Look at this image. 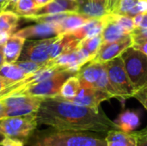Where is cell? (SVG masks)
Segmentation results:
<instances>
[{
	"label": "cell",
	"mask_w": 147,
	"mask_h": 146,
	"mask_svg": "<svg viewBox=\"0 0 147 146\" xmlns=\"http://www.w3.org/2000/svg\"><path fill=\"white\" fill-rule=\"evenodd\" d=\"M38 125H45L57 130L91 131L107 133L118 129L100 108H91L75 104L60 96L44 98L37 112ZM119 130V129H118Z\"/></svg>",
	"instance_id": "6da1fadb"
},
{
	"label": "cell",
	"mask_w": 147,
	"mask_h": 146,
	"mask_svg": "<svg viewBox=\"0 0 147 146\" xmlns=\"http://www.w3.org/2000/svg\"><path fill=\"white\" fill-rule=\"evenodd\" d=\"M106 133L50 128L33 133L26 146H108Z\"/></svg>",
	"instance_id": "7a4b0ae2"
},
{
	"label": "cell",
	"mask_w": 147,
	"mask_h": 146,
	"mask_svg": "<svg viewBox=\"0 0 147 146\" xmlns=\"http://www.w3.org/2000/svg\"><path fill=\"white\" fill-rule=\"evenodd\" d=\"M129 79L136 91L147 86V56L131 46L121 55Z\"/></svg>",
	"instance_id": "3957f363"
},
{
	"label": "cell",
	"mask_w": 147,
	"mask_h": 146,
	"mask_svg": "<svg viewBox=\"0 0 147 146\" xmlns=\"http://www.w3.org/2000/svg\"><path fill=\"white\" fill-rule=\"evenodd\" d=\"M37 126V113L8 117L0 120V133L5 137L18 139L26 144L35 132Z\"/></svg>",
	"instance_id": "277c9868"
},
{
	"label": "cell",
	"mask_w": 147,
	"mask_h": 146,
	"mask_svg": "<svg viewBox=\"0 0 147 146\" xmlns=\"http://www.w3.org/2000/svg\"><path fill=\"white\" fill-rule=\"evenodd\" d=\"M109 82L115 89L118 99L126 100L134 96L135 90L125 69L121 57L104 63Z\"/></svg>",
	"instance_id": "5b68a950"
},
{
	"label": "cell",
	"mask_w": 147,
	"mask_h": 146,
	"mask_svg": "<svg viewBox=\"0 0 147 146\" xmlns=\"http://www.w3.org/2000/svg\"><path fill=\"white\" fill-rule=\"evenodd\" d=\"M76 74L67 71H59L53 77L34 85L29 86L18 94H25L41 98H50L59 96L64 83L71 76ZM16 95V94H15Z\"/></svg>",
	"instance_id": "8992f818"
},
{
	"label": "cell",
	"mask_w": 147,
	"mask_h": 146,
	"mask_svg": "<svg viewBox=\"0 0 147 146\" xmlns=\"http://www.w3.org/2000/svg\"><path fill=\"white\" fill-rule=\"evenodd\" d=\"M91 60L92 58L90 56V54L84 48L78 46L72 52L61 54L59 57L49 60L47 65L77 74L85 64Z\"/></svg>",
	"instance_id": "52a82bcc"
},
{
	"label": "cell",
	"mask_w": 147,
	"mask_h": 146,
	"mask_svg": "<svg viewBox=\"0 0 147 146\" xmlns=\"http://www.w3.org/2000/svg\"><path fill=\"white\" fill-rule=\"evenodd\" d=\"M59 35L38 40L25 41L18 60H30L47 64L50 60V47Z\"/></svg>",
	"instance_id": "ba28073f"
},
{
	"label": "cell",
	"mask_w": 147,
	"mask_h": 146,
	"mask_svg": "<svg viewBox=\"0 0 147 146\" xmlns=\"http://www.w3.org/2000/svg\"><path fill=\"white\" fill-rule=\"evenodd\" d=\"M111 98H114V96L104 90L80 84V89L77 96L68 101L80 106L99 109L102 102L108 101Z\"/></svg>",
	"instance_id": "9c48e42d"
},
{
	"label": "cell",
	"mask_w": 147,
	"mask_h": 146,
	"mask_svg": "<svg viewBox=\"0 0 147 146\" xmlns=\"http://www.w3.org/2000/svg\"><path fill=\"white\" fill-rule=\"evenodd\" d=\"M133 45L134 41L130 34L115 42L102 44L93 60L104 64L111 59L120 57L127 48L131 47Z\"/></svg>",
	"instance_id": "30bf717a"
},
{
	"label": "cell",
	"mask_w": 147,
	"mask_h": 146,
	"mask_svg": "<svg viewBox=\"0 0 147 146\" xmlns=\"http://www.w3.org/2000/svg\"><path fill=\"white\" fill-rule=\"evenodd\" d=\"M26 40H44L60 34L59 23H37L15 33Z\"/></svg>",
	"instance_id": "8fae6325"
},
{
	"label": "cell",
	"mask_w": 147,
	"mask_h": 146,
	"mask_svg": "<svg viewBox=\"0 0 147 146\" xmlns=\"http://www.w3.org/2000/svg\"><path fill=\"white\" fill-rule=\"evenodd\" d=\"M104 71V64L91 60L85 64L76 75L80 81V84L95 88Z\"/></svg>",
	"instance_id": "7c38bea8"
},
{
	"label": "cell",
	"mask_w": 147,
	"mask_h": 146,
	"mask_svg": "<svg viewBox=\"0 0 147 146\" xmlns=\"http://www.w3.org/2000/svg\"><path fill=\"white\" fill-rule=\"evenodd\" d=\"M104 25L102 32V44L112 43L121 40L127 34H129L113 17L111 13L103 16Z\"/></svg>",
	"instance_id": "4fadbf2b"
},
{
	"label": "cell",
	"mask_w": 147,
	"mask_h": 146,
	"mask_svg": "<svg viewBox=\"0 0 147 146\" xmlns=\"http://www.w3.org/2000/svg\"><path fill=\"white\" fill-rule=\"evenodd\" d=\"M80 41L70 33L59 34L50 47V60L61 54L76 50L79 46Z\"/></svg>",
	"instance_id": "5bb4252c"
},
{
	"label": "cell",
	"mask_w": 147,
	"mask_h": 146,
	"mask_svg": "<svg viewBox=\"0 0 147 146\" xmlns=\"http://www.w3.org/2000/svg\"><path fill=\"white\" fill-rule=\"evenodd\" d=\"M107 2V0H78V13L90 19L102 18L109 14Z\"/></svg>",
	"instance_id": "9a60e30c"
},
{
	"label": "cell",
	"mask_w": 147,
	"mask_h": 146,
	"mask_svg": "<svg viewBox=\"0 0 147 146\" xmlns=\"http://www.w3.org/2000/svg\"><path fill=\"white\" fill-rule=\"evenodd\" d=\"M78 3L76 0H53L47 4L39 8L34 15H41L49 14H59L65 12H78Z\"/></svg>",
	"instance_id": "2e32d148"
},
{
	"label": "cell",
	"mask_w": 147,
	"mask_h": 146,
	"mask_svg": "<svg viewBox=\"0 0 147 146\" xmlns=\"http://www.w3.org/2000/svg\"><path fill=\"white\" fill-rule=\"evenodd\" d=\"M25 41L26 39L16 34H13L8 38L6 42L3 44V55L5 63L14 64L18 60Z\"/></svg>",
	"instance_id": "e0dca14e"
},
{
	"label": "cell",
	"mask_w": 147,
	"mask_h": 146,
	"mask_svg": "<svg viewBox=\"0 0 147 146\" xmlns=\"http://www.w3.org/2000/svg\"><path fill=\"white\" fill-rule=\"evenodd\" d=\"M105 140L108 146H137V137L134 132L126 133L118 129L110 130L106 133Z\"/></svg>",
	"instance_id": "ac0fdd59"
},
{
	"label": "cell",
	"mask_w": 147,
	"mask_h": 146,
	"mask_svg": "<svg viewBox=\"0 0 147 146\" xmlns=\"http://www.w3.org/2000/svg\"><path fill=\"white\" fill-rule=\"evenodd\" d=\"M103 25H104L103 17L98 19H90L83 26L71 32L70 34H71L76 39L82 40L85 38H90L102 34Z\"/></svg>",
	"instance_id": "d6986e66"
},
{
	"label": "cell",
	"mask_w": 147,
	"mask_h": 146,
	"mask_svg": "<svg viewBox=\"0 0 147 146\" xmlns=\"http://www.w3.org/2000/svg\"><path fill=\"white\" fill-rule=\"evenodd\" d=\"M43 99L44 98L36 96L31 102H26L24 104L16 106V107H12V108H5L3 113L2 119L8 118V117L28 115V114L37 113Z\"/></svg>",
	"instance_id": "ffe728a7"
},
{
	"label": "cell",
	"mask_w": 147,
	"mask_h": 146,
	"mask_svg": "<svg viewBox=\"0 0 147 146\" xmlns=\"http://www.w3.org/2000/svg\"><path fill=\"white\" fill-rule=\"evenodd\" d=\"M118 129L126 133L134 132L140 125V115L133 110H125L115 120Z\"/></svg>",
	"instance_id": "44dd1931"
},
{
	"label": "cell",
	"mask_w": 147,
	"mask_h": 146,
	"mask_svg": "<svg viewBox=\"0 0 147 146\" xmlns=\"http://www.w3.org/2000/svg\"><path fill=\"white\" fill-rule=\"evenodd\" d=\"M90 18L78 13V12H70L66 17L59 23L60 34L71 33L81 26H83L85 22H87Z\"/></svg>",
	"instance_id": "7402d4cb"
},
{
	"label": "cell",
	"mask_w": 147,
	"mask_h": 146,
	"mask_svg": "<svg viewBox=\"0 0 147 146\" xmlns=\"http://www.w3.org/2000/svg\"><path fill=\"white\" fill-rule=\"evenodd\" d=\"M19 15L11 10H3L0 12V34L12 35L18 25Z\"/></svg>",
	"instance_id": "603a6c76"
},
{
	"label": "cell",
	"mask_w": 147,
	"mask_h": 146,
	"mask_svg": "<svg viewBox=\"0 0 147 146\" xmlns=\"http://www.w3.org/2000/svg\"><path fill=\"white\" fill-rule=\"evenodd\" d=\"M28 76V75L25 74L16 63H4L0 68V77L9 82L11 84L24 79Z\"/></svg>",
	"instance_id": "cb8c5ba5"
},
{
	"label": "cell",
	"mask_w": 147,
	"mask_h": 146,
	"mask_svg": "<svg viewBox=\"0 0 147 146\" xmlns=\"http://www.w3.org/2000/svg\"><path fill=\"white\" fill-rule=\"evenodd\" d=\"M80 89V81L77 75L70 77L63 84L60 89L59 96L65 100H71L74 98Z\"/></svg>",
	"instance_id": "d4e9b609"
},
{
	"label": "cell",
	"mask_w": 147,
	"mask_h": 146,
	"mask_svg": "<svg viewBox=\"0 0 147 146\" xmlns=\"http://www.w3.org/2000/svg\"><path fill=\"white\" fill-rule=\"evenodd\" d=\"M39 9V6L34 0H18L11 11L16 13L19 16L26 17L34 15Z\"/></svg>",
	"instance_id": "484cf974"
},
{
	"label": "cell",
	"mask_w": 147,
	"mask_h": 146,
	"mask_svg": "<svg viewBox=\"0 0 147 146\" xmlns=\"http://www.w3.org/2000/svg\"><path fill=\"white\" fill-rule=\"evenodd\" d=\"M102 45V34L90 37V38H85L80 41L79 46L84 48L92 58V60L96 56L101 46Z\"/></svg>",
	"instance_id": "4316f807"
},
{
	"label": "cell",
	"mask_w": 147,
	"mask_h": 146,
	"mask_svg": "<svg viewBox=\"0 0 147 146\" xmlns=\"http://www.w3.org/2000/svg\"><path fill=\"white\" fill-rule=\"evenodd\" d=\"M70 12L59 13V14H49V15H29L23 17L28 20L36 22L37 23H59L61 22Z\"/></svg>",
	"instance_id": "83f0119b"
},
{
	"label": "cell",
	"mask_w": 147,
	"mask_h": 146,
	"mask_svg": "<svg viewBox=\"0 0 147 146\" xmlns=\"http://www.w3.org/2000/svg\"><path fill=\"white\" fill-rule=\"evenodd\" d=\"M16 64L20 67V69L27 75L33 74L47 65V64L36 63L30 60H17Z\"/></svg>",
	"instance_id": "f1b7e54d"
},
{
	"label": "cell",
	"mask_w": 147,
	"mask_h": 146,
	"mask_svg": "<svg viewBox=\"0 0 147 146\" xmlns=\"http://www.w3.org/2000/svg\"><path fill=\"white\" fill-rule=\"evenodd\" d=\"M139 0H120L118 6L113 14L128 15L131 10L136 6Z\"/></svg>",
	"instance_id": "f546056e"
},
{
	"label": "cell",
	"mask_w": 147,
	"mask_h": 146,
	"mask_svg": "<svg viewBox=\"0 0 147 146\" xmlns=\"http://www.w3.org/2000/svg\"><path fill=\"white\" fill-rule=\"evenodd\" d=\"M113 17L115 18V20L128 33L130 34L136 27L135 24L134 22V19L133 17L127 16V15H118V14H113Z\"/></svg>",
	"instance_id": "4dcf8cb0"
},
{
	"label": "cell",
	"mask_w": 147,
	"mask_h": 146,
	"mask_svg": "<svg viewBox=\"0 0 147 146\" xmlns=\"http://www.w3.org/2000/svg\"><path fill=\"white\" fill-rule=\"evenodd\" d=\"M134 44H141L147 42V28H135L130 33Z\"/></svg>",
	"instance_id": "1f68e13d"
},
{
	"label": "cell",
	"mask_w": 147,
	"mask_h": 146,
	"mask_svg": "<svg viewBox=\"0 0 147 146\" xmlns=\"http://www.w3.org/2000/svg\"><path fill=\"white\" fill-rule=\"evenodd\" d=\"M140 13H147V0H139L136 6L131 10L127 16L134 17Z\"/></svg>",
	"instance_id": "d6a6232c"
},
{
	"label": "cell",
	"mask_w": 147,
	"mask_h": 146,
	"mask_svg": "<svg viewBox=\"0 0 147 146\" xmlns=\"http://www.w3.org/2000/svg\"><path fill=\"white\" fill-rule=\"evenodd\" d=\"M133 97L137 99L147 110V86L136 91Z\"/></svg>",
	"instance_id": "836d02e7"
},
{
	"label": "cell",
	"mask_w": 147,
	"mask_h": 146,
	"mask_svg": "<svg viewBox=\"0 0 147 146\" xmlns=\"http://www.w3.org/2000/svg\"><path fill=\"white\" fill-rule=\"evenodd\" d=\"M135 27L147 28V13H140L133 17Z\"/></svg>",
	"instance_id": "e575fe53"
},
{
	"label": "cell",
	"mask_w": 147,
	"mask_h": 146,
	"mask_svg": "<svg viewBox=\"0 0 147 146\" xmlns=\"http://www.w3.org/2000/svg\"><path fill=\"white\" fill-rule=\"evenodd\" d=\"M134 133L137 137V146H147V127L140 131H134Z\"/></svg>",
	"instance_id": "d590c367"
},
{
	"label": "cell",
	"mask_w": 147,
	"mask_h": 146,
	"mask_svg": "<svg viewBox=\"0 0 147 146\" xmlns=\"http://www.w3.org/2000/svg\"><path fill=\"white\" fill-rule=\"evenodd\" d=\"M0 146H25V143L18 139L6 137Z\"/></svg>",
	"instance_id": "8d00e7d4"
},
{
	"label": "cell",
	"mask_w": 147,
	"mask_h": 146,
	"mask_svg": "<svg viewBox=\"0 0 147 146\" xmlns=\"http://www.w3.org/2000/svg\"><path fill=\"white\" fill-rule=\"evenodd\" d=\"M107 8L109 13H114L116 9L120 0H107Z\"/></svg>",
	"instance_id": "74e56055"
},
{
	"label": "cell",
	"mask_w": 147,
	"mask_h": 146,
	"mask_svg": "<svg viewBox=\"0 0 147 146\" xmlns=\"http://www.w3.org/2000/svg\"><path fill=\"white\" fill-rule=\"evenodd\" d=\"M10 85H12V84L9 82H8L7 80H5V79H3V77H0V96L5 91V89L8 87H9Z\"/></svg>",
	"instance_id": "f35d334b"
},
{
	"label": "cell",
	"mask_w": 147,
	"mask_h": 146,
	"mask_svg": "<svg viewBox=\"0 0 147 146\" xmlns=\"http://www.w3.org/2000/svg\"><path fill=\"white\" fill-rule=\"evenodd\" d=\"M132 46L134 47L135 49H137V50L142 52L144 54H146L147 56V42L141 43V44H134Z\"/></svg>",
	"instance_id": "ab89813d"
},
{
	"label": "cell",
	"mask_w": 147,
	"mask_h": 146,
	"mask_svg": "<svg viewBox=\"0 0 147 146\" xmlns=\"http://www.w3.org/2000/svg\"><path fill=\"white\" fill-rule=\"evenodd\" d=\"M17 1H18V0H8L4 10H12L14 5L16 4V3Z\"/></svg>",
	"instance_id": "60d3db41"
},
{
	"label": "cell",
	"mask_w": 147,
	"mask_h": 146,
	"mask_svg": "<svg viewBox=\"0 0 147 146\" xmlns=\"http://www.w3.org/2000/svg\"><path fill=\"white\" fill-rule=\"evenodd\" d=\"M5 63L4 61V55H3V44L0 43V68Z\"/></svg>",
	"instance_id": "b9f144b4"
},
{
	"label": "cell",
	"mask_w": 147,
	"mask_h": 146,
	"mask_svg": "<svg viewBox=\"0 0 147 146\" xmlns=\"http://www.w3.org/2000/svg\"><path fill=\"white\" fill-rule=\"evenodd\" d=\"M51 1H53V0H34V2H35L36 4L39 6V8H40V7H42V6L47 4V3H50Z\"/></svg>",
	"instance_id": "7bdbcfd3"
},
{
	"label": "cell",
	"mask_w": 147,
	"mask_h": 146,
	"mask_svg": "<svg viewBox=\"0 0 147 146\" xmlns=\"http://www.w3.org/2000/svg\"><path fill=\"white\" fill-rule=\"evenodd\" d=\"M7 2H8V0H0V4H2L3 6V10L5 9V6L7 4Z\"/></svg>",
	"instance_id": "ee69618b"
},
{
	"label": "cell",
	"mask_w": 147,
	"mask_h": 146,
	"mask_svg": "<svg viewBox=\"0 0 147 146\" xmlns=\"http://www.w3.org/2000/svg\"><path fill=\"white\" fill-rule=\"evenodd\" d=\"M5 138H6V137H5L3 133H0V145H1L2 142L4 140V139H5Z\"/></svg>",
	"instance_id": "f6af8a7d"
},
{
	"label": "cell",
	"mask_w": 147,
	"mask_h": 146,
	"mask_svg": "<svg viewBox=\"0 0 147 146\" xmlns=\"http://www.w3.org/2000/svg\"><path fill=\"white\" fill-rule=\"evenodd\" d=\"M76 1H78V0H76Z\"/></svg>",
	"instance_id": "bcb514c9"
}]
</instances>
